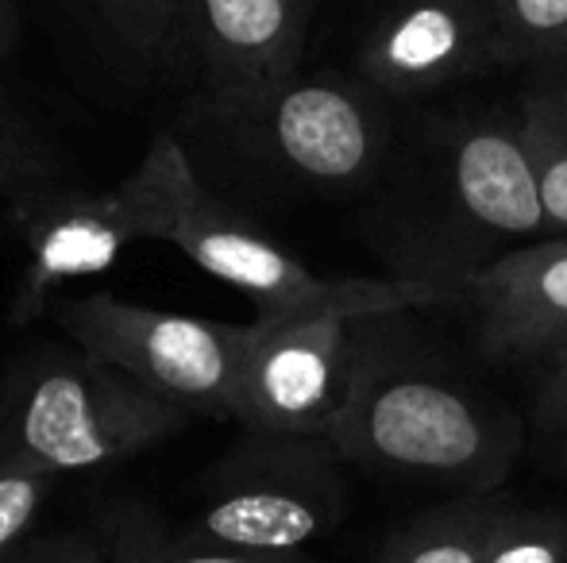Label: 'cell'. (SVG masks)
<instances>
[{
  "mask_svg": "<svg viewBox=\"0 0 567 563\" xmlns=\"http://www.w3.org/2000/svg\"><path fill=\"white\" fill-rule=\"evenodd\" d=\"M54 181H62V166L51 143L0 97V194L20 197Z\"/></svg>",
  "mask_w": 567,
  "mask_h": 563,
  "instance_id": "d6986e66",
  "label": "cell"
},
{
  "mask_svg": "<svg viewBox=\"0 0 567 563\" xmlns=\"http://www.w3.org/2000/svg\"><path fill=\"white\" fill-rule=\"evenodd\" d=\"M309 0H182V54H194L217 113L267 97L298 70Z\"/></svg>",
  "mask_w": 567,
  "mask_h": 563,
  "instance_id": "9c48e42d",
  "label": "cell"
},
{
  "mask_svg": "<svg viewBox=\"0 0 567 563\" xmlns=\"http://www.w3.org/2000/svg\"><path fill=\"white\" fill-rule=\"evenodd\" d=\"M502 51L522 59H567V0H491Z\"/></svg>",
  "mask_w": 567,
  "mask_h": 563,
  "instance_id": "ac0fdd59",
  "label": "cell"
},
{
  "mask_svg": "<svg viewBox=\"0 0 567 563\" xmlns=\"http://www.w3.org/2000/svg\"><path fill=\"white\" fill-rule=\"evenodd\" d=\"M514 502L463 498L444 510H429L402 525L371 563H486L491 541Z\"/></svg>",
  "mask_w": 567,
  "mask_h": 563,
  "instance_id": "5bb4252c",
  "label": "cell"
},
{
  "mask_svg": "<svg viewBox=\"0 0 567 563\" xmlns=\"http://www.w3.org/2000/svg\"><path fill=\"white\" fill-rule=\"evenodd\" d=\"M449 181L455 209L491 236L537 240L548 236L540 178L525 128L509 124H467L452 139Z\"/></svg>",
  "mask_w": 567,
  "mask_h": 563,
  "instance_id": "7c38bea8",
  "label": "cell"
},
{
  "mask_svg": "<svg viewBox=\"0 0 567 563\" xmlns=\"http://www.w3.org/2000/svg\"><path fill=\"white\" fill-rule=\"evenodd\" d=\"M348 459L329 436L244 428L197 479V513L186 533L247 552H306L351 510Z\"/></svg>",
  "mask_w": 567,
  "mask_h": 563,
  "instance_id": "277c9868",
  "label": "cell"
},
{
  "mask_svg": "<svg viewBox=\"0 0 567 563\" xmlns=\"http://www.w3.org/2000/svg\"><path fill=\"white\" fill-rule=\"evenodd\" d=\"M109 563H321L306 552H247L174 533L140 502H109L97 518V536Z\"/></svg>",
  "mask_w": 567,
  "mask_h": 563,
  "instance_id": "4fadbf2b",
  "label": "cell"
},
{
  "mask_svg": "<svg viewBox=\"0 0 567 563\" xmlns=\"http://www.w3.org/2000/svg\"><path fill=\"white\" fill-rule=\"evenodd\" d=\"M90 12L143 62L182 59V0H85Z\"/></svg>",
  "mask_w": 567,
  "mask_h": 563,
  "instance_id": "9a60e30c",
  "label": "cell"
},
{
  "mask_svg": "<svg viewBox=\"0 0 567 563\" xmlns=\"http://www.w3.org/2000/svg\"><path fill=\"white\" fill-rule=\"evenodd\" d=\"M62 475L16 456H0V563H8L31 541L39 510L54 494Z\"/></svg>",
  "mask_w": 567,
  "mask_h": 563,
  "instance_id": "e0dca14e",
  "label": "cell"
},
{
  "mask_svg": "<svg viewBox=\"0 0 567 563\" xmlns=\"http://www.w3.org/2000/svg\"><path fill=\"white\" fill-rule=\"evenodd\" d=\"M158 243H174L209 279L244 293L255 305V321L321 313L367 321L449 298V290L425 279H321L282 243L270 240L255 220L209 194L202 178L189 181L178 197L166 225L158 228Z\"/></svg>",
  "mask_w": 567,
  "mask_h": 563,
  "instance_id": "5b68a950",
  "label": "cell"
},
{
  "mask_svg": "<svg viewBox=\"0 0 567 563\" xmlns=\"http://www.w3.org/2000/svg\"><path fill=\"white\" fill-rule=\"evenodd\" d=\"M498 51L491 0H394L363 35V70L379 90L429 93L478 74Z\"/></svg>",
  "mask_w": 567,
  "mask_h": 563,
  "instance_id": "30bf717a",
  "label": "cell"
},
{
  "mask_svg": "<svg viewBox=\"0 0 567 563\" xmlns=\"http://www.w3.org/2000/svg\"><path fill=\"white\" fill-rule=\"evenodd\" d=\"M471 298L494 355H540L567 344V236L517 248L471 274Z\"/></svg>",
  "mask_w": 567,
  "mask_h": 563,
  "instance_id": "8fae6325",
  "label": "cell"
},
{
  "mask_svg": "<svg viewBox=\"0 0 567 563\" xmlns=\"http://www.w3.org/2000/svg\"><path fill=\"white\" fill-rule=\"evenodd\" d=\"M329 440L343 459L398 479L491 490L522 448L506 409L429 359L371 344V316L355 324V367Z\"/></svg>",
  "mask_w": 567,
  "mask_h": 563,
  "instance_id": "6da1fadb",
  "label": "cell"
},
{
  "mask_svg": "<svg viewBox=\"0 0 567 563\" xmlns=\"http://www.w3.org/2000/svg\"><path fill=\"white\" fill-rule=\"evenodd\" d=\"M8 563H109L101 544L82 533H54L28 541Z\"/></svg>",
  "mask_w": 567,
  "mask_h": 563,
  "instance_id": "7402d4cb",
  "label": "cell"
},
{
  "mask_svg": "<svg viewBox=\"0 0 567 563\" xmlns=\"http://www.w3.org/2000/svg\"><path fill=\"white\" fill-rule=\"evenodd\" d=\"M186 421V409L78 344L31 347L0 386V456L28 459L54 475L132 459Z\"/></svg>",
  "mask_w": 567,
  "mask_h": 563,
  "instance_id": "7a4b0ae2",
  "label": "cell"
},
{
  "mask_svg": "<svg viewBox=\"0 0 567 563\" xmlns=\"http://www.w3.org/2000/svg\"><path fill=\"white\" fill-rule=\"evenodd\" d=\"M20 4L16 0H0V59H8V54L16 51V43H20Z\"/></svg>",
  "mask_w": 567,
  "mask_h": 563,
  "instance_id": "603a6c76",
  "label": "cell"
},
{
  "mask_svg": "<svg viewBox=\"0 0 567 563\" xmlns=\"http://www.w3.org/2000/svg\"><path fill=\"white\" fill-rule=\"evenodd\" d=\"M259 150L309 189H359L386 155V128L359 90L337 77H290L251 105L228 108Z\"/></svg>",
  "mask_w": 567,
  "mask_h": 563,
  "instance_id": "52a82bcc",
  "label": "cell"
},
{
  "mask_svg": "<svg viewBox=\"0 0 567 563\" xmlns=\"http://www.w3.org/2000/svg\"><path fill=\"white\" fill-rule=\"evenodd\" d=\"M486 563H567V510L509 505Z\"/></svg>",
  "mask_w": 567,
  "mask_h": 563,
  "instance_id": "ffe728a7",
  "label": "cell"
},
{
  "mask_svg": "<svg viewBox=\"0 0 567 563\" xmlns=\"http://www.w3.org/2000/svg\"><path fill=\"white\" fill-rule=\"evenodd\" d=\"M189 181H197V170L186 143L158 132L135 170L113 189H70L54 181L8 197L0 236L20 243L28 259L8 301V324L23 329L39 321L62 285L105 274L127 243L158 240V228Z\"/></svg>",
  "mask_w": 567,
  "mask_h": 563,
  "instance_id": "3957f363",
  "label": "cell"
},
{
  "mask_svg": "<svg viewBox=\"0 0 567 563\" xmlns=\"http://www.w3.org/2000/svg\"><path fill=\"white\" fill-rule=\"evenodd\" d=\"M537 378V421L553 440L567 444V344L540 355Z\"/></svg>",
  "mask_w": 567,
  "mask_h": 563,
  "instance_id": "44dd1931",
  "label": "cell"
},
{
  "mask_svg": "<svg viewBox=\"0 0 567 563\" xmlns=\"http://www.w3.org/2000/svg\"><path fill=\"white\" fill-rule=\"evenodd\" d=\"M351 316L251 321L236 421L259 432L329 436L355 367Z\"/></svg>",
  "mask_w": 567,
  "mask_h": 563,
  "instance_id": "ba28073f",
  "label": "cell"
},
{
  "mask_svg": "<svg viewBox=\"0 0 567 563\" xmlns=\"http://www.w3.org/2000/svg\"><path fill=\"white\" fill-rule=\"evenodd\" d=\"M54 316L78 347L113 363L189 417L236 421L251 324L135 305L105 290L66 298Z\"/></svg>",
  "mask_w": 567,
  "mask_h": 563,
  "instance_id": "8992f818",
  "label": "cell"
},
{
  "mask_svg": "<svg viewBox=\"0 0 567 563\" xmlns=\"http://www.w3.org/2000/svg\"><path fill=\"white\" fill-rule=\"evenodd\" d=\"M525 139L540 178L548 236H567V101L540 97L525 113Z\"/></svg>",
  "mask_w": 567,
  "mask_h": 563,
  "instance_id": "2e32d148",
  "label": "cell"
}]
</instances>
